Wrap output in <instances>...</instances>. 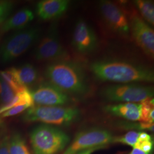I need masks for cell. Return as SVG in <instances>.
<instances>
[{
	"mask_svg": "<svg viewBox=\"0 0 154 154\" xmlns=\"http://www.w3.org/2000/svg\"><path fill=\"white\" fill-rule=\"evenodd\" d=\"M129 154H148L138 147H132V151Z\"/></svg>",
	"mask_w": 154,
	"mask_h": 154,
	"instance_id": "31",
	"label": "cell"
},
{
	"mask_svg": "<svg viewBox=\"0 0 154 154\" xmlns=\"http://www.w3.org/2000/svg\"><path fill=\"white\" fill-rule=\"evenodd\" d=\"M141 104V122L154 123V98H149L144 100Z\"/></svg>",
	"mask_w": 154,
	"mask_h": 154,
	"instance_id": "21",
	"label": "cell"
},
{
	"mask_svg": "<svg viewBox=\"0 0 154 154\" xmlns=\"http://www.w3.org/2000/svg\"><path fill=\"white\" fill-rule=\"evenodd\" d=\"M34 57L37 61L51 62L69 60L68 52L61 43L57 23L51 25L35 50Z\"/></svg>",
	"mask_w": 154,
	"mask_h": 154,
	"instance_id": "8",
	"label": "cell"
},
{
	"mask_svg": "<svg viewBox=\"0 0 154 154\" xmlns=\"http://www.w3.org/2000/svg\"><path fill=\"white\" fill-rule=\"evenodd\" d=\"M81 111L77 107L63 106H33L23 114L22 119L28 122H39L48 125L70 126L78 121Z\"/></svg>",
	"mask_w": 154,
	"mask_h": 154,
	"instance_id": "3",
	"label": "cell"
},
{
	"mask_svg": "<svg viewBox=\"0 0 154 154\" xmlns=\"http://www.w3.org/2000/svg\"><path fill=\"white\" fill-rule=\"evenodd\" d=\"M134 3L145 21L154 26V2L147 0H137L134 1Z\"/></svg>",
	"mask_w": 154,
	"mask_h": 154,
	"instance_id": "20",
	"label": "cell"
},
{
	"mask_svg": "<svg viewBox=\"0 0 154 154\" xmlns=\"http://www.w3.org/2000/svg\"><path fill=\"white\" fill-rule=\"evenodd\" d=\"M10 138L8 136H5L2 139L0 142V154H9V146Z\"/></svg>",
	"mask_w": 154,
	"mask_h": 154,
	"instance_id": "28",
	"label": "cell"
},
{
	"mask_svg": "<svg viewBox=\"0 0 154 154\" xmlns=\"http://www.w3.org/2000/svg\"><path fill=\"white\" fill-rule=\"evenodd\" d=\"M130 32L139 47L147 55H154V30L137 13L133 12L130 16Z\"/></svg>",
	"mask_w": 154,
	"mask_h": 154,
	"instance_id": "9",
	"label": "cell"
},
{
	"mask_svg": "<svg viewBox=\"0 0 154 154\" xmlns=\"http://www.w3.org/2000/svg\"><path fill=\"white\" fill-rule=\"evenodd\" d=\"M21 105H28L31 107L34 106L31 92L28 88L17 94L14 98L9 103L1 106L0 115L12 107Z\"/></svg>",
	"mask_w": 154,
	"mask_h": 154,
	"instance_id": "18",
	"label": "cell"
},
{
	"mask_svg": "<svg viewBox=\"0 0 154 154\" xmlns=\"http://www.w3.org/2000/svg\"><path fill=\"white\" fill-rule=\"evenodd\" d=\"M16 69L20 81L26 88H28L37 82L38 72L33 65L26 63Z\"/></svg>",
	"mask_w": 154,
	"mask_h": 154,
	"instance_id": "16",
	"label": "cell"
},
{
	"mask_svg": "<svg viewBox=\"0 0 154 154\" xmlns=\"http://www.w3.org/2000/svg\"><path fill=\"white\" fill-rule=\"evenodd\" d=\"M70 3L68 0L41 1L37 4L36 13L42 20H55L66 13Z\"/></svg>",
	"mask_w": 154,
	"mask_h": 154,
	"instance_id": "13",
	"label": "cell"
},
{
	"mask_svg": "<svg viewBox=\"0 0 154 154\" xmlns=\"http://www.w3.org/2000/svg\"><path fill=\"white\" fill-rule=\"evenodd\" d=\"M13 6V3L11 1H0V25L5 21L10 15Z\"/></svg>",
	"mask_w": 154,
	"mask_h": 154,
	"instance_id": "25",
	"label": "cell"
},
{
	"mask_svg": "<svg viewBox=\"0 0 154 154\" xmlns=\"http://www.w3.org/2000/svg\"><path fill=\"white\" fill-rule=\"evenodd\" d=\"M99 10L103 19L112 30L123 36L128 35V19L120 8L114 3L105 0L100 2Z\"/></svg>",
	"mask_w": 154,
	"mask_h": 154,
	"instance_id": "11",
	"label": "cell"
},
{
	"mask_svg": "<svg viewBox=\"0 0 154 154\" xmlns=\"http://www.w3.org/2000/svg\"><path fill=\"white\" fill-rule=\"evenodd\" d=\"M140 131H130L123 136L119 137H115L113 143H119L128 145L133 147L138 142L139 133Z\"/></svg>",
	"mask_w": 154,
	"mask_h": 154,
	"instance_id": "23",
	"label": "cell"
},
{
	"mask_svg": "<svg viewBox=\"0 0 154 154\" xmlns=\"http://www.w3.org/2000/svg\"><path fill=\"white\" fill-rule=\"evenodd\" d=\"M104 109L109 114L129 121L140 122L141 120L140 103H121L108 105L105 106Z\"/></svg>",
	"mask_w": 154,
	"mask_h": 154,
	"instance_id": "14",
	"label": "cell"
},
{
	"mask_svg": "<svg viewBox=\"0 0 154 154\" xmlns=\"http://www.w3.org/2000/svg\"><path fill=\"white\" fill-rule=\"evenodd\" d=\"M45 76L49 82L67 94L83 95L89 90L85 70L74 61L51 62L46 68Z\"/></svg>",
	"mask_w": 154,
	"mask_h": 154,
	"instance_id": "2",
	"label": "cell"
},
{
	"mask_svg": "<svg viewBox=\"0 0 154 154\" xmlns=\"http://www.w3.org/2000/svg\"><path fill=\"white\" fill-rule=\"evenodd\" d=\"M133 147H138L148 154H151L154 149L153 140H138Z\"/></svg>",
	"mask_w": 154,
	"mask_h": 154,
	"instance_id": "27",
	"label": "cell"
},
{
	"mask_svg": "<svg viewBox=\"0 0 154 154\" xmlns=\"http://www.w3.org/2000/svg\"><path fill=\"white\" fill-rule=\"evenodd\" d=\"M17 94L0 76V99L3 105L9 103Z\"/></svg>",
	"mask_w": 154,
	"mask_h": 154,
	"instance_id": "22",
	"label": "cell"
},
{
	"mask_svg": "<svg viewBox=\"0 0 154 154\" xmlns=\"http://www.w3.org/2000/svg\"><path fill=\"white\" fill-rule=\"evenodd\" d=\"M2 118H1V116H0V127L1 126H2V119H1Z\"/></svg>",
	"mask_w": 154,
	"mask_h": 154,
	"instance_id": "32",
	"label": "cell"
},
{
	"mask_svg": "<svg viewBox=\"0 0 154 154\" xmlns=\"http://www.w3.org/2000/svg\"><path fill=\"white\" fill-rule=\"evenodd\" d=\"M119 126L122 128H126L127 130H148L150 131H154V123H149L145 122H139L138 123L136 122H123L121 124H119Z\"/></svg>",
	"mask_w": 154,
	"mask_h": 154,
	"instance_id": "24",
	"label": "cell"
},
{
	"mask_svg": "<svg viewBox=\"0 0 154 154\" xmlns=\"http://www.w3.org/2000/svg\"><path fill=\"white\" fill-rule=\"evenodd\" d=\"M114 138L111 132L104 128L84 130L77 134L62 154H76L95 147L106 148L107 145L113 143Z\"/></svg>",
	"mask_w": 154,
	"mask_h": 154,
	"instance_id": "7",
	"label": "cell"
},
{
	"mask_svg": "<svg viewBox=\"0 0 154 154\" xmlns=\"http://www.w3.org/2000/svg\"><path fill=\"white\" fill-rule=\"evenodd\" d=\"M9 151V154H31L25 140L18 133L10 138Z\"/></svg>",
	"mask_w": 154,
	"mask_h": 154,
	"instance_id": "19",
	"label": "cell"
},
{
	"mask_svg": "<svg viewBox=\"0 0 154 154\" xmlns=\"http://www.w3.org/2000/svg\"><path fill=\"white\" fill-rule=\"evenodd\" d=\"M33 154H58L66 148L70 138L60 128L42 124L30 135Z\"/></svg>",
	"mask_w": 154,
	"mask_h": 154,
	"instance_id": "4",
	"label": "cell"
},
{
	"mask_svg": "<svg viewBox=\"0 0 154 154\" xmlns=\"http://www.w3.org/2000/svg\"><path fill=\"white\" fill-rule=\"evenodd\" d=\"M152 140V139L151 136L147 132L140 131L139 133L138 140L142 141V140Z\"/></svg>",
	"mask_w": 154,
	"mask_h": 154,
	"instance_id": "29",
	"label": "cell"
},
{
	"mask_svg": "<svg viewBox=\"0 0 154 154\" xmlns=\"http://www.w3.org/2000/svg\"><path fill=\"white\" fill-rule=\"evenodd\" d=\"M100 95L105 99L121 103H141L153 98L154 88L135 83H119L101 89Z\"/></svg>",
	"mask_w": 154,
	"mask_h": 154,
	"instance_id": "5",
	"label": "cell"
},
{
	"mask_svg": "<svg viewBox=\"0 0 154 154\" xmlns=\"http://www.w3.org/2000/svg\"><path fill=\"white\" fill-rule=\"evenodd\" d=\"M30 107H32L28 105H21L16 106L14 107H12L11 109L6 111L5 112H4L1 115H0V116L1 118H3L16 116V115H18L22 112H23L24 111L28 110Z\"/></svg>",
	"mask_w": 154,
	"mask_h": 154,
	"instance_id": "26",
	"label": "cell"
},
{
	"mask_svg": "<svg viewBox=\"0 0 154 154\" xmlns=\"http://www.w3.org/2000/svg\"><path fill=\"white\" fill-rule=\"evenodd\" d=\"M0 76L16 94L28 88L24 86L20 81L16 67H11L0 71Z\"/></svg>",
	"mask_w": 154,
	"mask_h": 154,
	"instance_id": "17",
	"label": "cell"
},
{
	"mask_svg": "<svg viewBox=\"0 0 154 154\" xmlns=\"http://www.w3.org/2000/svg\"><path fill=\"white\" fill-rule=\"evenodd\" d=\"M34 18V14L32 11L26 8H23L6 20L2 24L1 32L6 33L11 30L17 31L25 29Z\"/></svg>",
	"mask_w": 154,
	"mask_h": 154,
	"instance_id": "15",
	"label": "cell"
},
{
	"mask_svg": "<svg viewBox=\"0 0 154 154\" xmlns=\"http://www.w3.org/2000/svg\"><path fill=\"white\" fill-rule=\"evenodd\" d=\"M105 149L103 147H95V148H93V149H86L85 151H82L81 152H79L78 153L76 154H91L94 152L95 151H96L97 150H98L100 149Z\"/></svg>",
	"mask_w": 154,
	"mask_h": 154,
	"instance_id": "30",
	"label": "cell"
},
{
	"mask_svg": "<svg viewBox=\"0 0 154 154\" xmlns=\"http://www.w3.org/2000/svg\"><path fill=\"white\" fill-rule=\"evenodd\" d=\"M90 70L97 79L105 82L130 83L154 81L152 70L146 66L125 61H95L90 65Z\"/></svg>",
	"mask_w": 154,
	"mask_h": 154,
	"instance_id": "1",
	"label": "cell"
},
{
	"mask_svg": "<svg viewBox=\"0 0 154 154\" xmlns=\"http://www.w3.org/2000/svg\"><path fill=\"white\" fill-rule=\"evenodd\" d=\"M98 44L97 35L83 19L77 20L72 37V45L78 53L88 54L95 51Z\"/></svg>",
	"mask_w": 154,
	"mask_h": 154,
	"instance_id": "10",
	"label": "cell"
},
{
	"mask_svg": "<svg viewBox=\"0 0 154 154\" xmlns=\"http://www.w3.org/2000/svg\"><path fill=\"white\" fill-rule=\"evenodd\" d=\"M41 29L37 27L17 30L9 36L0 48V58L4 63L13 61L27 51L39 38Z\"/></svg>",
	"mask_w": 154,
	"mask_h": 154,
	"instance_id": "6",
	"label": "cell"
},
{
	"mask_svg": "<svg viewBox=\"0 0 154 154\" xmlns=\"http://www.w3.org/2000/svg\"><path fill=\"white\" fill-rule=\"evenodd\" d=\"M30 92L34 103L38 106H64L70 101L69 94L49 82L40 85Z\"/></svg>",
	"mask_w": 154,
	"mask_h": 154,
	"instance_id": "12",
	"label": "cell"
}]
</instances>
